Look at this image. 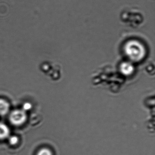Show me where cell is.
Masks as SVG:
<instances>
[{"instance_id":"obj_1","label":"cell","mask_w":155,"mask_h":155,"mask_svg":"<svg viewBox=\"0 0 155 155\" xmlns=\"http://www.w3.org/2000/svg\"><path fill=\"white\" fill-rule=\"evenodd\" d=\"M27 119L26 113L23 110H15L12 112L10 115V120L12 124L15 126L22 125Z\"/></svg>"},{"instance_id":"obj_4","label":"cell","mask_w":155,"mask_h":155,"mask_svg":"<svg viewBox=\"0 0 155 155\" xmlns=\"http://www.w3.org/2000/svg\"><path fill=\"white\" fill-rule=\"evenodd\" d=\"M36 155H53L51 150L47 148H43L39 150Z\"/></svg>"},{"instance_id":"obj_2","label":"cell","mask_w":155,"mask_h":155,"mask_svg":"<svg viewBox=\"0 0 155 155\" xmlns=\"http://www.w3.org/2000/svg\"><path fill=\"white\" fill-rule=\"evenodd\" d=\"M10 129L6 125L0 123V140H3L10 136Z\"/></svg>"},{"instance_id":"obj_6","label":"cell","mask_w":155,"mask_h":155,"mask_svg":"<svg viewBox=\"0 0 155 155\" xmlns=\"http://www.w3.org/2000/svg\"><path fill=\"white\" fill-rule=\"evenodd\" d=\"M31 107H32V105L30 103H25L23 105V110L25 111L26 110H29Z\"/></svg>"},{"instance_id":"obj_5","label":"cell","mask_w":155,"mask_h":155,"mask_svg":"<svg viewBox=\"0 0 155 155\" xmlns=\"http://www.w3.org/2000/svg\"><path fill=\"white\" fill-rule=\"evenodd\" d=\"M9 143L12 146L15 145L18 143L19 142V138L16 136H9Z\"/></svg>"},{"instance_id":"obj_3","label":"cell","mask_w":155,"mask_h":155,"mask_svg":"<svg viewBox=\"0 0 155 155\" xmlns=\"http://www.w3.org/2000/svg\"><path fill=\"white\" fill-rule=\"evenodd\" d=\"M9 103L4 99H0V115H6L9 111Z\"/></svg>"}]
</instances>
